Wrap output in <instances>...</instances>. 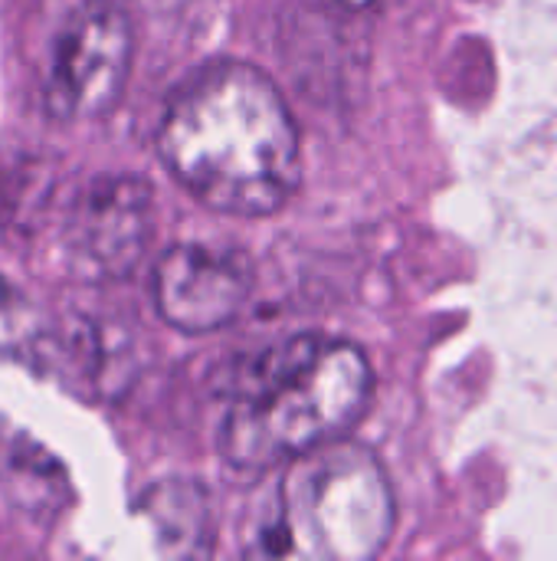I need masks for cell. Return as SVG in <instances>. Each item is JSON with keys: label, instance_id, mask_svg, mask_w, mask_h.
Listing matches in <instances>:
<instances>
[{"label": "cell", "instance_id": "6da1fadb", "mask_svg": "<svg viewBox=\"0 0 557 561\" xmlns=\"http://www.w3.org/2000/svg\"><path fill=\"white\" fill-rule=\"evenodd\" d=\"M158 154L200 204L266 217L299 187V128L272 79L246 62H213L164 105Z\"/></svg>", "mask_w": 557, "mask_h": 561}, {"label": "cell", "instance_id": "7a4b0ae2", "mask_svg": "<svg viewBox=\"0 0 557 561\" xmlns=\"http://www.w3.org/2000/svg\"><path fill=\"white\" fill-rule=\"evenodd\" d=\"M374 371L368 355L328 335H295L256 355L230 391L220 450L240 470L289 463L341 440L368 411Z\"/></svg>", "mask_w": 557, "mask_h": 561}, {"label": "cell", "instance_id": "3957f363", "mask_svg": "<svg viewBox=\"0 0 557 561\" xmlns=\"http://www.w3.org/2000/svg\"><path fill=\"white\" fill-rule=\"evenodd\" d=\"M394 529V493L378 457L355 440H332L289 460L250 556L302 561L374 559Z\"/></svg>", "mask_w": 557, "mask_h": 561}, {"label": "cell", "instance_id": "277c9868", "mask_svg": "<svg viewBox=\"0 0 557 561\" xmlns=\"http://www.w3.org/2000/svg\"><path fill=\"white\" fill-rule=\"evenodd\" d=\"M131 49V23L115 0H66L36 56L43 108L62 122L102 118L125 92Z\"/></svg>", "mask_w": 557, "mask_h": 561}, {"label": "cell", "instance_id": "5b68a950", "mask_svg": "<svg viewBox=\"0 0 557 561\" xmlns=\"http://www.w3.org/2000/svg\"><path fill=\"white\" fill-rule=\"evenodd\" d=\"M151 184L135 174H98L69 204L62 243L69 266L92 279L128 276L151 240Z\"/></svg>", "mask_w": 557, "mask_h": 561}, {"label": "cell", "instance_id": "8992f818", "mask_svg": "<svg viewBox=\"0 0 557 561\" xmlns=\"http://www.w3.org/2000/svg\"><path fill=\"white\" fill-rule=\"evenodd\" d=\"M151 293L167 325L194 335L213 332L243 312L253 293V263L233 247L177 243L154 263Z\"/></svg>", "mask_w": 557, "mask_h": 561}, {"label": "cell", "instance_id": "52a82bcc", "mask_svg": "<svg viewBox=\"0 0 557 561\" xmlns=\"http://www.w3.org/2000/svg\"><path fill=\"white\" fill-rule=\"evenodd\" d=\"M144 510L167 556H204L210 549V510L200 486L164 483L148 496Z\"/></svg>", "mask_w": 557, "mask_h": 561}, {"label": "cell", "instance_id": "ba28073f", "mask_svg": "<svg viewBox=\"0 0 557 561\" xmlns=\"http://www.w3.org/2000/svg\"><path fill=\"white\" fill-rule=\"evenodd\" d=\"M36 345V332L30 325V312L23 296L0 279V352L20 355Z\"/></svg>", "mask_w": 557, "mask_h": 561}, {"label": "cell", "instance_id": "9c48e42d", "mask_svg": "<svg viewBox=\"0 0 557 561\" xmlns=\"http://www.w3.org/2000/svg\"><path fill=\"white\" fill-rule=\"evenodd\" d=\"M328 3H335V7H345V10H364V7H371L374 0H328Z\"/></svg>", "mask_w": 557, "mask_h": 561}]
</instances>
